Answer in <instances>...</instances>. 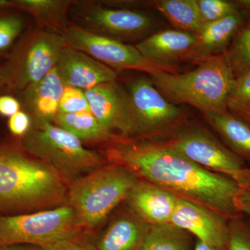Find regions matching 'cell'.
<instances>
[{
  "label": "cell",
  "mask_w": 250,
  "mask_h": 250,
  "mask_svg": "<svg viewBox=\"0 0 250 250\" xmlns=\"http://www.w3.org/2000/svg\"><path fill=\"white\" fill-rule=\"evenodd\" d=\"M57 68L64 85L83 90L115 82L118 77L116 70L66 43Z\"/></svg>",
  "instance_id": "14"
},
{
  "label": "cell",
  "mask_w": 250,
  "mask_h": 250,
  "mask_svg": "<svg viewBox=\"0 0 250 250\" xmlns=\"http://www.w3.org/2000/svg\"><path fill=\"white\" fill-rule=\"evenodd\" d=\"M170 223L211 247L226 248L229 219L200 204L179 197Z\"/></svg>",
  "instance_id": "12"
},
{
  "label": "cell",
  "mask_w": 250,
  "mask_h": 250,
  "mask_svg": "<svg viewBox=\"0 0 250 250\" xmlns=\"http://www.w3.org/2000/svg\"><path fill=\"white\" fill-rule=\"evenodd\" d=\"M83 229L67 204L25 214L0 215V246L45 248L80 236Z\"/></svg>",
  "instance_id": "6"
},
{
  "label": "cell",
  "mask_w": 250,
  "mask_h": 250,
  "mask_svg": "<svg viewBox=\"0 0 250 250\" xmlns=\"http://www.w3.org/2000/svg\"><path fill=\"white\" fill-rule=\"evenodd\" d=\"M61 34L67 45L88 54L113 70H136L151 75L158 72L170 71L148 62L135 46L92 34L71 24Z\"/></svg>",
  "instance_id": "11"
},
{
  "label": "cell",
  "mask_w": 250,
  "mask_h": 250,
  "mask_svg": "<svg viewBox=\"0 0 250 250\" xmlns=\"http://www.w3.org/2000/svg\"><path fill=\"white\" fill-rule=\"evenodd\" d=\"M207 122L222 136L229 149L240 157L250 159V125L229 113L208 111L202 113Z\"/></svg>",
  "instance_id": "20"
},
{
  "label": "cell",
  "mask_w": 250,
  "mask_h": 250,
  "mask_svg": "<svg viewBox=\"0 0 250 250\" xmlns=\"http://www.w3.org/2000/svg\"><path fill=\"white\" fill-rule=\"evenodd\" d=\"M132 133L142 138L159 136L172 129L182 119V112L161 94L152 82L136 79L128 85Z\"/></svg>",
  "instance_id": "10"
},
{
  "label": "cell",
  "mask_w": 250,
  "mask_h": 250,
  "mask_svg": "<svg viewBox=\"0 0 250 250\" xmlns=\"http://www.w3.org/2000/svg\"><path fill=\"white\" fill-rule=\"evenodd\" d=\"M226 250H250V227L239 217L229 220Z\"/></svg>",
  "instance_id": "30"
},
{
  "label": "cell",
  "mask_w": 250,
  "mask_h": 250,
  "mask_svg": "<svg viewBox=\"0 0 250 250\" xmlns=\"http://www.w3.org/2000/svg\"><path fill=\"white\" fill-rule=\"evenodd\" d=\"M231 111L250 108V70L236 75L228 101Z\"/></svg>",
  "instance_id": "27"
},
{
  "label": "cell",
  "mask_w": 250,
  "mask_h": 250,
  "mask_svg": "<svg viewBox=\"0 0 250 250\" xmlns=\"http://www.w3.org/2000/svg\"><path fill=\"white\" fill-rule=\"evenodd\" d=\"M139 178L118 163L103 166L70 182L67 205L75 210L83 229H93L103 223L129 196Z\"/></svg>",
  "instance_id": "4"
},
{
  "label": "cell",
  "mask_w": 250,
  "mask_h": 250,
  "mask_svg": "<svg viewBox=\"0 0 250 250\" xmlns=\"http://www.w3.org/2000/svg\"><path fill=\"white\" fill-rule=\"evenodd\" d=\"M179 199L174 192L139 179L126 201L135 214L153 226L170 223Z\"/></svg>",
  "instance_id": "15"
},
{
  "label": "cell",
  "mask_w": 250,
  "mask_h": 250,
  "mask_svg": "<svg viewBox=\"0 0 250 250\" xmlns=\"http://www.w3.org/2000/svg\"><path fill=\"white\" fill-rule=\"evenodd\" d=\"M151 225L134 212L115 219L99 241L96 250H142Z\"/></svg>",
  "instance_id": "19"
},
{
  "label": "cell",
  "mask_w": 250,
  "mask_h": 250,
  "mask_svg": "<svg viewBox=\"0 0 250 250\" xmlns=\"http://www.w3.org/2000/svg\"><path fill=\"white\" fill-rule=\"evenodd\" d=\"M151 76L156 88L170 103L188 104L202 113L228 109L236 78L226 53L206 59L188 72L160 71Z\"/></svg>",
  "instance_id": "3"
},
{
  "label": "cell",
  "mask_w": 250,
  "mask_h": 250,
  "mask_svg": "<svg viewBox=\"0 0 250 250\" xmlns=\"http://www.w3.org/2000/svg\"><path fill=\"white\" fill-rule=\"evenodd\" d=\"M226 54L235 77L250 70V21L238 31Z\"/></svg>",
  "instance_id": "25"
},
{
  "label": "cell",
  "mask_w": 250,
  "mask_h": 250,
  "mask_svg": "<svg viewBox=\"0 0 250 250\" xmlns=\"http://www.w3.org/2000/svg\"><path fill=\"white\" fill-rule=\"evenodd\" d=\"M66 182L54 167L21 149L0 146V213L67 204Z\"/></svg>",
  "instance_id": "2"
},
{
  "label": "cell",
  "mask_w": 250,
  "mask_h": 250,
  "mask_svg": "<svg viewBox=\"0 0 250 250\" xmlns=\"http://www.w3.org/2000/svg\"><path fill=\"white\" fill-rule=\"evenodd\" d=\"M192 235L173 224L150 227L142 250H190Z\"/></svg>",
  "instance_id": "24"
},
{
  "label": "cell",
  "mask_w": 250,
  "mask_h": 250,
  "mask_svg": "<svg viewBox=\"0 0 250 250\" xmlns=\"http://www.w3.org/2000/svg\"><path fill=\"white\" fill-rule=\"evenodd\" d=\"M108 155L139 179L205 206L229 220L239 217L237 202L243 188L230 177L197 165L167 143L125 140L110 148Z\"/></svg>",
  "instance_id": "1"
},
{
  "label": "cell",
  "mask_w": 250,
  "mask_h": 250,
  "mask_svg": "<svg viewBox=\"0 0 250 250\" xmlns=\"http://www.w3.org/2000/svg\"><path fill=\"white\" fill-rule=\"evenodd\" d=\"M246 171L247 173H248V175L249 176L250 178V167H247Z\"/></svg>",
  "instance_id": "40"
},
{
  "label": "cell",
  "mask_w": 250,
  "mask_h": 250,
  "mask_svg": "<svg viewBox=\"0 0 250 250\" xmlns=\"http://www.w3.org/2000/svg\"><path fill=\"white\" fill-rule=\"evenodd\" d=\"M90 112L104 127L125 139L132 133L131 106L127 92L115 82L85 90Z\"/></svg>",
  "instance_id": "13"
},
{
  "label": "cell",
  "mask_w": 250,
  "mask_h": 250,
  "mask_svg": "<svg viewBox=\"0 0 250 250\" xmlns=\"http://www.w3.org/2000/svg\"><path fill=\"white\" fill-rule=\"evenodd\" d=\"M194 250H226V248H218L208 246L205 243L197 240Z\"/></svg>",
  "instance_id": "38"
},
{
  "label": "cell",
  "mask_w": 250,
  "mask_h": 250,
  "mask_svg": "<svg viewBox=\"0 0 250 250\" xmlns=\"http://www.w3.org/2000/svg\"><path fill=\"white\" fill-rule=\"evenodd\" d=\"M90 112L85 90L65 85L62 91L59 113H77Z\"/></svg>",
  "instance_id": "28"
},
{
  "label": "cell",
  "mask_w": 250,
  "mask_h": 250,
  "mask_svg": "<svg viewBox=\"0 0 250 250\" xmlns=\"http://www.w3.org/2000/svg\"><path fill=\"white\" fill-rule=\"evenodd\" d=\"M247 11H239L215 22L205 24L196 34V42L187 59L202 62L223 52L246 24Z\"/></svg>",
  "instance_id": "17"
},
{
  "label": "cell",
  "mask_w": 250,
  "mask_h": 250,
  "mask_svg": "<svg viewBox=\"0 0 250 250\" xmlns=\"http://www.w3.org/2000/svg\"><path fill=\"white\" fill-rule=\"evenodd\" d=\"M232 113L236 115L237 116L240 117L250 125V108L237 110V111H232Z\"/></svg>",
  "instance_id": "37"
},
{
  "label": "cell",
  "mask_w": 250,
  "mask_h": 250,
  "mask_svg": "<svg viewBox=\"0 0 250 250\" xmlns=\"http://www.w3.org/2000/svg\"><path fill=\"white\" fill-rule=\"evenodd\" d=\"M65 45L64 38L59 33L42 28L27 33L16 46L6 66L10 87L22 91L28 85L42 80L57 67Z\"/></svg>",
  "instance_id": "8"
},
{
  "label": "cell",
  "mask_w": 250,
  "mask_h": 250,
  "mask_svg": "<svg viewBox=\"0 0 250 250\" xmlns=\"http://www.w3.org/2000/svg\"><path fill=\"white\" fill-rule=\"evenodd\" d=\"M195 42L196 34L167 29L154 33L135 47L148 62L167 68L169 64L179 59H187Z\"/></svg>",
  "instance_id": "16"
},
{
  "label": "cell",
  "mask_w": 250,
  "mask_h": 250,
  "mask_svg": "<svg viewBox=\"0 0 250 250\" xmlns=\"http://www.w3.org/2000/svg\"><path fill=\"white\" fill-rule=\"evenodd\" d=\"M22 143L25 152L52 166L65 182H72L106 162L101 154L52 122H32Z\"/></svg>",
  "instance_id": "5"
},
{
  "label": "cell",
  "mask_w": 250,
  "mask_h": 250,
  "mask_svg": "<svg viewBox=\"0 0 250 250\" xmlns=\"http://www.w3.org/2000/svg\"><path fill=\"white\" fill-rule=\"evenodd\" d=\"M0 250H41V248L25 245H4L0 246Z\"/></svg>",
  "instance_id": "35"
},
{
  "label": "cell",
  "mask_w": 250,
  "mask_h": 250,
  "mask_svg": "<svg viewBox=\"0 0 250 250\" xmlns=\"http://www.w3.org/2000/svg\"><path fill=\"white\" fill-rule=\"evenodd\" d=\"M21 105L17 99L10 95L0 96V115L11 117L21 111Z\"/></svg>",
  "instance_id": "33"
},
{
  "label": "cell",
  "mask_w": 250,
  "mask_h": 250,
  "mask_svg": "<svg viewBox=\"0 0 250 250\" xmlns=\"http://www.w3.org/2000/svg\"><path fill=\"white\" fill-rule=\"evenodd\" d=\"M154 4L179 30L197 34L205 26L194 0H161Z\"/></svg>",
  "instance_id": "23"
},
{
  "label": "cell",
  "mask_w": 250,
  "mask_h": 250,
  "mask_svg": "<svg viewBox=\"0 0 250 250\" xmlns=\"http://www.w3.org/2000/svg\"><path fill=\"white\" fill-rule=\"evenodd\" d=\"M71 0H16V6L33 16L41 28L62 34L70 25Z\"/></svg>",
  "instance_id": "21"
},
{
  "label": "cell",
  "mask_w": 250,
  "mask_h": 250,
  "mask_svg": "<svg viewBox=\"0 0 250 250\" xmlns=\"http://www.w3.org/2000/svg\"><path fill=\"white\" fill-rule=\"evenodd\" d=\"M237 205L240 213H244L250 216V187L243 189L238 197Z\"/></svg>",
  "instance_id": "34"
},
{
  "label": "cell",
  "mask_w": 250,
  "mask_h": 250,
  "mask_svg": "<svg viewBox=\"0 0 250 250\" xmlns=\"http://www.w3.org/2000/svg\"><path fill=\"white\" fill-rule=\"evenodd\" d=\"M32 125L31 116L29 113L20 111L14 116L10 117L8 126L11 134L14 136L23 137L29 132Z\"/></svg>",
  "instance_id": "31"
},
{
  "label": "cell",
  "mask_w": 250,
  "mask_h": 250,
  "mask_svg": "<svg viewBox=\"0 0 250 250\" xmlns=\"http://www.w3.org/2000/svg\"><path fill=\"white\" fill-rule=\"evenodd\" d=\"M203 24L215 22L239 11L236 1L225 0H194Z\"/></svg>",
  "instance_id": "26"
},
{
  "label": "cell",
  "mask_w": 250,
  "mask_h": 250,
  "mask_svg": "<svg viewBox=\"0 0 250 250\" xmlns=\"http://www.w3.org/2000/svg\"><path fill=\"white\" fill-rule=\"evenodd\" d=\"M65 85L57 67L45 77L22 90L23 103L32 122H52L59 111Z\"/></svg>",
  "instance_id": "18"
},
{
  "label": "cell",
  "mask_w": 250,
  "mask_h": 250,
  "mask_svg": "<svg viewBox=\"0 0 250 250\" xmlns=\"http://www.w3.org/2000/svg\"><path fill=\"white\" fill-rule=\"evenodd\" d=\"M9 71L7 67L0 66V87L2 86L5 83H9Z\"/></svg>",
  "instance_id": "36"
},
{
  "label": "cell",
  "mask_w": 250,
  "mask_h": 250,
  "mask_svg": "<svg viewBox=\"0 0 250 250\" xmlns=\"http://www.w3.org/2000/svg\"><path fill=\"white\" fill-rule=\"evenodd\" d=\"M69 18L75 27L122 42L145 37L156 24L146 13L112 7L105 1H74Z\"/></svg>",
  "instance_id": "7"
},
{
  "label": "cell",
  "mask_w": 250,
  "mask_h": 250,
  "mask_svg": "<svg viewBox=\"0 0 250 250\" xmlns=\"http://www.w3.org/2000/svg\"><path fill=\"white\" fill-rule=\"evenodd\" d=\"M54 124L66 130L82 142H120L125 141L100 124L91 112L58 113Z\"/></svg>",
  "instance_id": "22"
},
{
  "label": "cell",
  "mask_w": 250,
  "mask_h": 250,
  "mask_svg": "<svg viewBox=\"0 0 250 250\" xmlns=\"http://www.w3.org/2000/svg\"><path fill=\"white\" fill-rule=\"evenodd\" d=\"M170 147L207 170L233 179L243 188L250 178L243 159L202 128H187L167 143Z\"/></svg>",
  "instance_id": "9"
},
{
  "label": "cell",
  "mask_w": 250,
  "mask_h": 250,
  "mask_svg": "<svg viewBox=\"0 0 250 250\" xmlns=\"http://www.w3.org/2000/svg\"><path fill=\"white\" fill-rule=\"evenodd\" d=\"M16 6L15 1H10V0H0V11L8 9V8Z\"/></svg>",
  "instance_id": "39"
},
{
  "label": "cell",
  "mask_w": 250,
  "mask_h": 250,
  "mask_svg": "<svg viewBox=\"0 0 250 250\" xmlns=\"http://www.w3.org/2000/svg\"><path fill=\"white\" fill-rule=\"evenodd\" d=\"M41 250H96V249L78 236L42 248Z\"/></svg>",
  "instance_id": "32"
},
{
  "label": "cell",
  "mask_w": 250,
  "mask_h": 250,
  "mask_svg": "<svg viewBox=\"0 0 250 250\" xmlns=\"http://www.w3.org/2000/svg\"><path fill=\"white\" fill-rule=\"evenodd\" d=\"M22 17L15 15L0 17V52L7 50L24 29Z\"/></svg>",
  "instance_id": "29"
}]
</instances>
